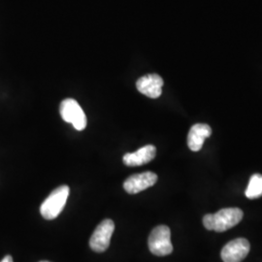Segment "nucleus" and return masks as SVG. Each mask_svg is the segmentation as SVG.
I'll list each match as a JSON object with an SVG mask.
<instances>
[{
	"label": "nucleus",
	"instance_id": "nucleus-1",
	"mask_svg": "<svg viewBox=\"0 0 262 262\" xmlns=\"http://www.w3.org/2000/svg\"><path fill=\"white\" fill-rule=\"evenodd\" d=\"M243 215V211L239 208H225L215 214L204 215L203 225L208 230L224 232L238 225Z\"/></svg>",
	"mask_w": 262,
	"mask_h": 262
},
{
	"label": "nucleus",
	"instance_id": "nucleus-2",
	"mask_svg": "<svg viewBox=\"0 0 262 262\" xmlns=\"http://www.w3.org/2000/svg\"><path fill=\"white\" fill-rule=\"evenodd\" d=\"M69 192L70 189L67 186H61L54 189L40 207L42 216L48 221L57 217L66 206Z\"/></svg>",
	"mask_w": 262,
	"mask_h": 262
},
{
	"label": "nucleus",
	"instance_id": "nucleus-3",
	"mask_svg": "<svg viewBox=\"0 0 262 262\" xmlns=\"http://www.w3.org/2000/svg\"><path fill=\"white\" fill-rule=\"evenodd\" d=\"M150 253L158 256H165L173 252L171 243V231L166 225H159L152 229L149 236Z\"/></svg>",
	"mask_w": 262,
	"mask_h": 262
},
{
	"label": "nucleus",
	"instance_id": "nucleus-4",
	"mask_svg": "<svg viewBox=\"0 0 262 262\" xmlns=\"http://www.w3.org/2000/svg\"><path fill=\"white\" fill-rule=\"evenodd\" d=\"M59 112L63 121L71 123L77 130H84L86 127V116L81 106L74 99H64L60 104Z\"/></svg>",
	"mask_w": 262,
	"mask_h": 262
},
{
	"label": "nucleus",
	"instance_id": "nucleus-5",
	"mask_svg": "<svg viewBox=\"0 0 262 262\" xmlns=\"http://www.w3.org/2000/svg\"><path fill=\"white\" fill-rule=\"evenodd\" d=\"M115 230L112 220H104L95 228L94 234L90 239V247L95 253H104L110 246L111 238Z\"/></svg>",
	"mask_w": 262,
	"mask_h": 262
},
{
	"label": "nucleus",
	"instance_id": "nucleus-6",
	"mask_svg": "<svg viewBox=\"0 0 262 262\" xmlns=\"http://www.w3.org/2000/svg\"><path fill=\"white\" fill-rule=\"evenodd\" d=\"M251 245L245 238H237L226 244L222 250L224 262H241L250 253Z\"/></svg>",
	"mask_w": 262,
	"mask_h": 262
},
{
	"label": "nucleus",
	"instance_id": "nucleus-7",
	"mask_svg": "<svg viewBox=\"0 0 262 262\" xmlns=\"http://www.w3.org/2000/svg\"><path fill=\"white\" fill-rule=\"evenodd\" d=\"M157 182L158 175L154 172L148 171L140 174H134L128 177L123 183V188L129 194H136L152 187Z\"/></svg>",
	"mask_w": 262,
	"mask_h": 262
},
{
	"label": "nucleus",
	"instance_id": "nucleus-8",
	"mask_svg": "<svg viewBox=\"0 0 262 262\" xmlns=\"http://www.w3.org/2000/svg\"><path fill=\"white\" fill-rule=\"evenodd\" d=\"M163 79L158 74H148L139 78L136 82L138 92L150 98H159L162 94Z\"/></svg>",
	"mask_w": 262,
	"mask_h": 262
},
{
	"label": "nucleus",
	"instance_id": "nucleus-9",
	"mask_svg": "<svg viewBox=\"0 0 262 262\" xmlns=\"http://www.w3.org/2000/svg\"><path fill=\"white\" fill-rule=\"evenodd\" d=\"M157 148L154 145H147L135 152H128L123 156V163L126 166L135 167L149 163L156 158Z\"/></svg>",
	"mask_w": 262,
	"mask_h": 262
},
{
	"label": "nucleus",
	"instance_id": "nucleus-10",
	"mask_svg": "<svg viewBox=\"0 0 262 262\" xmlns=\"http://www.w3.org/2000/svg\"><path fill=\"white\" fill-rule=\"evenodd\" d=\"M212 134V128L205 123H196L190 127L187 135V146L189 150L198 151L201 150L204 141Z\"/></svg>",
	"mask_w": 262,
	"mask_h": 262
},
{
	"label": "nucleus",
	"instance_id": "nucleus-11",
	"mask_svg": "<svg viewBox=\"0 0 262 262\" xmlns=\"http://www.w3.org/2000/svg\"><path fill=\"white\" fill-rule=\"evenodd\" d=\"M245 194L249 199H256L262 196V175L254 174L251 177Z\"/></svg>",
	"mask_w": 262,
	"mask_h": 262
},
{
	"label": "nucleus",
	"instance_id": "nucleus-12",
	"mask_svg": "<svg viewBox=\"0 0 262 262\" xmlns=\"http://www.w3.org/2000/svg\"><path fill=\"white\" fill-rule=\"evenodd\" d=\"M0 262H14L13 261V258L11 255H6L2 260Z\"/></svg>",
	"mask_w": 262,
	"mask_h": 262
},
{
	"label": "nucleus",
	"instance_id": "nucleus-13",
	"mask_svg": "<svg viewBox=\"0 0 262 262\" xmlns=\"http://www.w3.org/2000/svg\"><path fill=\"white\" fill-rule=\"evenodd\" d=\"M40 262H50V261H45V260H44V261H40Z\"/></svg>",
	"mask_w": 262,
	"mask_h": 262
}]
</instances>
